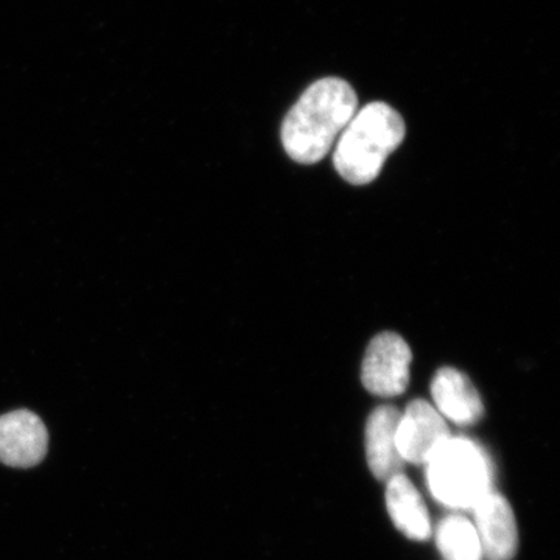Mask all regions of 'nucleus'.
Returning a JSON list of instances; mask_svg holds the SVG:
<instances>
[{"instance_id":"obj_7","label":"nucleus","mask_w":560,"mask_h":560,"mask_svg":"<svg viewBox=\"0 0 560 560\" xmlns=\"http://www.w3.org/2000/svg\"><path fill=\"white\" fill-rule=\"evenodd\" d=\"M471 511L481 541L482 558L514 559L518 548V530L514 511L508 500L495 490H490Z\"/></svg>"},{"instance_id":"obj_8","label":"nucleus","mask_w":560,"mask_h":560,"mask_svg":"<svg viewBox=\"0 0 560 560\" xmlns=\"http://www.w3.org/2000/svg\"><path fill=\"white\" fill-rule=\"evenodd\" d=\"M434 408L456 425H475L485 416V405L474 383L453 368H442L431 382Z\"/></svg>"},{"instance_id":"obj_1","label":"nucleus","mask_w":560,"mask_h":560,"mask_svg":"<svg viewBox=\"0 0 560 560\" xmlns=\"http://www.w3.org/2000/svg\"><path fill=\"white\" fill-rule=\"evenodd\" d=\"M359 110V97L348 81L327 77L305 90L283 120V149L300 164L324 160Z\"/></svg>"},{"instance_id":"obj_6","label":"nucleus","mask_w":560,"mask_h":560,"mask_svg":"<svg viewBox=\"0 0 560 560\" xmlns=\"http://www.w3.org/2000/svg\"><path fill=\"white\" fill-rule=\"evenodd\" d=\"M49 433L43 420L27 410L0 416V460L7 466L28 469L46 456Z\"/></svg>"},{"instance_id":"obj_9","label":"nucleus","mask_w":560,"mask_h":560,"mask_svg":"<svg viewBox=\"0 0 560 560\" xmlns=\"http://www.w3.org/2000/svg\"><path fill=\"white\" fill-rule=\"evenodd\" d=\"M400 411L390 405L375 408L366 422V458L375 478L388 481L401 474L404 459L397 451V425Z\"/></svg>"},{"instance_id":"obj_2","label":"nucleus","mask_w":560,"mask_h":560,"mask_svg":"<svg viewBox=\"0 0 560 560\" xmlns=\"http://www.w3.org/2000/svg\"><path fill=\"white\" fill-rule=\"evenodd\" d=\"M405 121L383 102L370 103L353 114L338 138L335 168L341 178L364 186L377 178L383 165L405 139Z\"/></svg>"},{"instance_id":"obj_5","label":"nucleus","mask_w":560,"mask_h":560,"mask_svg":"<svg viewBox=\"0 0 560 560\" xmlns=\"http://www.w3.org/2000/svg\"><path fill=\"white\" fill-rule=\"evenodd\" d=\"M397 451L404 463L427 464L434 452L451 438L447 422L433 405L416 399L400 412Z\"/></svg>"},{"instance_id":"obj_3","label":"nucleus","mask_w":560,"mask_h":560,"mask_svg":"<svg viewBox=\"0 0 560 560\" xmlns=\"http://www.w3.org/2000/svg\"><path fill=\"white\" fill-rule=\"evenodd\" d=\"M425 466L431 495L451 510H474L493 490L492 460L469 438H448Z\"/></svg>"},{"instance_id":"obj_11","label":"nucleus","mask_w":560,"mask_h":560,"mask_svg":"<svg viewBox=\"0 0 560 560\" xmlns=\"http://www.w3.org/2000/svg\"><path fill=\"white\" fill-rule=\"evenodd\" d=\"M436 545L445 560H481L482 550L477 528L459 514L442 518L436 528Z\"/></svg>"},{"instance_id":"obj_10","label":"nucleus","mask_w":560,"mask_h":560,"mask_svg":"<svg viewBox=\"0 0 560 560\" xmlns=\"http://www.w3.org/2000/svg\"><path fill=\"white\" fill-rule=\"evenodd\" d=\"M386 482V506L397 529L411 540L430 539L429 511L416 486L404 474L394 475Z\"/></svg>"},{"instance_id":"obj_4","label":"nucleus","mask_w":560,"mask_h":560,"mask_svg":"<svg viewBox=\"0 0 560 560\" xmlns=\"http://www.w3.org/2000/svg\"><path fill=\"white\" fill-rule=\"evenodd\" d=\"M412 353L410 346L393 331L377 335L368 346L363 360L364 388L378 397H396L410 383Z\"/></svg>"}]
</instances>
